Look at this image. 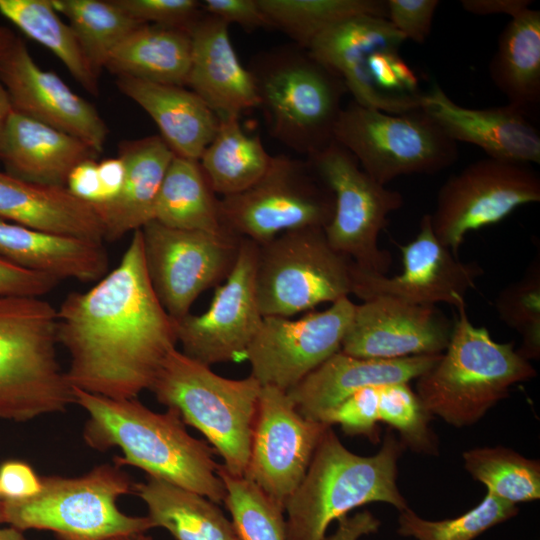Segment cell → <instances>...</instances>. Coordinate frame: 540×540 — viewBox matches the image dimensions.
Here are the masks:
<instances>
[{"label":"cell","instance_id":"obj_1","mask_svg":"<svg viewBox=\"0 0 540 540\" xmlns=\"http://www.w3.org/2000/svg\"><path fill=\"white\" fill-rule=\"evenodd\" d=\"M57 340L71 358L72 387L117 400L150 388L178 340L175 320L151 285L140 229L117 267L89 290L66 296Z\"/></svg>","mask_w":540,"mask_h":540},{"label":"cell","instance_id":"obj_2","mask_svg":"<svg viewBox=\"0 0 540 540\" xmlns=\"http://www.w3.org/2000/svg\"><path fill=\"white\" fill-rule=\"evenodd\" d=\"M73 388L74 403L89 418L84 439L94 449L118 447L123 456L115 465L135 466L148 476L165 480L207 497L224 502L226 490L217 474L215 449L191 436L177 410L157 413L136 398L111 399Z\"/></svg>","mask_w":540,"mask_h":540},{"label":"cell","instance_id":"obj_3","mask_svg":"<svg viewBox=\"0 0 540 540\" xmlns=\"http://www.w3.org/2000/svg\"><path fill=\"white\" fill-rule=\"evenodd\" d=\"M403 447L388 430L377 453L361 456L349 451L329 426L286 502V539L323 540L333 521L373 502L387 503L399 512L407 509L396 483Z\"/></svg>","mask_w":540,"mask_h":540},{"label":"cell","instance_id":"obj_4","mask_svg":"<svg viewBox=\"0 0 540 540\" xmlns=\"http://www.w3.org/2000/svg\"><path fill=\"white\" fill-rule=\"evenodd\" d=\"M455 308L448 346L436 364L416 379V394L432 416L465 427L505 399L513 385L534 378L537 372L513 342H496L485 327L471 323L465 300Z\"/></svg>","mask_w":540,"mask_h":540},{"label":"cell","instance_id":"obj_5","mask_svg":"<svg viewBox=\"0 0 540 540\" xmlns=\"http://www.w3.org/2000/svg\"><path fill=\"white\" fill-rule=\"evenodd\" d=\"M248 69L272 138L306 157L334 140L347 89L308 50L278 46L255 55Z\"/></svg>","mask_w":540,"mask_h":540},{"label":"cell","instance_id":"obj_6","mask_svg":"<svg viewBox=\"0 0 540 540\" xmlns=\"http://www.w3.org/2000/svg\"><path fill=\"white\" fill-rule=\"evenodd\" d=\"M261 387L252 375L222 377L175 348L161 363L149 390L205 436L231 474L244 476Z\"/></svg>","mask_w":540,"mask_h":540},{"label":"cell","instance_id":"obj_7","mask_svg":"<svg viewBox=\"0 0 540 540\" xmlns=\"http://www.w3.org/2000/svg\"><path fill=\"white\" fill-rule=\"evenodd\" d=\"M57 344V310L50 303L0 297V418L24 422L74 403Z\"/></svg>","mask_w":540,"mask_h":540},{"label":"cell","instance_id":"obj_8","mask_svg":"<svg viewBox=\"0 0 540 540\" xmlns=\"http://www.w3.org/2000/svg\"><path fill=\"white\" fill-rule=\"evenodd\" d=\"M405 41L386 18L359 15L323 32L307 50L340 77L353 101L402 114L420 109L424 94L400 55Z\"/></svg>","mask_w":540,"mask_h":540},{"label":"cell","instance_id":"obj_9","mask_svg":"<svg viewBox=\"0 0 540 540\" xmlns=\"http://www.w3.org/2000/svg\"><path fill=\"white\" fill-rule=\"evenodd\" d=\"M134 483L117 465L103 464L75 478H42L41 491L24 500H1L4 522L19 530L53 531L59 540H106L155 528L148 516L124 514L119 497Z\"/></svg>","mask_w":540,"mask_h":540},{"label":"cell","instance_id":"obj_10","mask_svg":"<svg viewBox=\"0 0 540 540\" xmlns=\"http://www.w3.org/2000/svg\"><path fill=\"white\" fill-rule=\"evenodd\" d=\"M334 140L381 185L412 174H434L458 160L457 143L421 108L392 114L351 100L343 107Z\"/></svg>","mask_w":540,"mask_h":540},{"label":"cell","instance_id":"obj_11","mask_svg":"<svg viewBox=\"0 0 540 540\" xmlns=\"http://www.w3.org/2000/svg\"><path fill=\"white\" fill-rule=\"evenodd\" d=\"M258 247L256 291L263 317H292L352 294L353 261L331 247L323 228L285 232Z\"/></svg>","mask_w":540,"mask_h":540},{"label":"cell","instance_id":"obj_12","mask_svg":"<svg viewBox=\"0 0 540 540\" xmlns=\"http://www.w3.org/2000/svg\"><path fill=\"white\" fill-rule=\"evenodd\" d=\"M334 206L332 191L309 162L285 154L272 156L254 185L220 198L224 228L258 245L293 230L324 229Z\"/></svg>","mask_w":540,"mask_h":540},{"label":"cell","instance_id":"obj_13","mask_svg":"<svg viewBox=\"0 0 540 540\" xmlns=\"http://www.w3.org/2000/svg\"><path fill=\"white\" fill-rule=\"evenodd\" d=\"M306 160L334 196V214L324 228L331 247L359 269L386 275L392 257L378 240L389 214L403 206L401 193L372 179L335 140Z\"/></svg>","mask_w":540,"mask_h":540},{"label":"cell","instance_id":"obj_14","mask_svg":"<svg viewBox=\"0 0 540 540\" xmlns=\"http://www.w3.org/2000/svg\"><path fill=\"white\" fill-rule=\"evenodd\" d=\"M146 270L167 313L178 320L195 300L232 271L241 239L230 231L181 230L155 220L141 229Z\"/></svg>","mask_w":540,"mask_h":540},{"label":"cell","instance_id":"obj_15","mask_svg":"<svg viewBox=\"0 0 540 540\" xmlns=\"http://www.w3.org/2000/svg\"><path fill=\"white\" fill-rule=\"evenodd\" d=\"M540 201V176L529 164L486 157L450 176L430 214L437 239L457 256L466 234Z\"/></svg>","mask_w":540,"mask_h":540},{"label":"cell","instance_id":"obj_16","mask_svg":"<svg viewBox=\"0 0 540 540\" xmlns=\"http://www.w3.org/2000/svg\"><path fill=\"white\" fill-rule=\"evenodd\" d=\"M356 304L344 297L304 316H265L245 356L262 386L288 392L340 351Z\"/></svg>","mask_w":540,"mask_h":540},{"label":"cell","instance_id":"obj_17","mask_svg":"<svg viewBox=\"0 0 540 540\" xmlns=\"http://www.w3.org/2000/svg\"><path fill=\"white\" fill-rule=\"evenodd\" d=\"M258 244L242 238L237 261L202 314L175 320L182 352L208 366L245 360L263 315L256 291Z\"/></svg>","mask_w":540,"mask_h":540},{"label":"cell","instance_id":"obj_18","mask_svg":"<svg viewBox=\"0 0 540 540\" xmlns=\"http://www.w3.org/2000/svg\"><path fill=\"white\" fill-rule=\"evenodd\" d=\"M329 426L301 415L286 391L262 386L244 477L284 510Z\"/></svg>","mask_w":540,"mask_h":540},{"label":"cell","instance_id":"obj_19","mask_svg":"<svg viewBox=\"0 0 540 540\" xmlns=\"http://www.w3.org/2000/svg\"><path fill=\"white\" fill-rule=\"evenodd\" d=\"M399 249L403 269L392 277L363 271L353 262L352 294L362 301L384 296L418 305L447 303L455 307L483 275L477 262L460 261L437 239L430 214L421 218L415 238Z\"/></svg>","mask_w":540,"mask_h":540},{"label":"cell","instance_id":"obj_20","mask_svg":"<svg viewBox=\"0 0 540 540\" xmlns=\"http://www.w3.org/2000/svg\"><path fill=\"white\" fill-rule=\"evenodd\" d=\"M452 330L453 322L436 305L378 296L356 304L340 351L368 359L438 355Z\"/></svg>","mask_w":540,"mask_h":540},{"label":"cell","instance_id":"obj_21","mask_svg":"<svg viewBox=\"0 0 540 540\" xmlns=\"http://www.w3.org/2000/svg\"><path fill=\"white\" fill-rule=\"evenodd\" d=\"M0 79L13 110L83 141L102 153L108 127L99 112L54 72L42 69L16 37L0 57Z\"/></svg>","mask_w":540,"mask_h":540},{"label":"cell","instance_id":"obj_22","mask_svg":"<svg viewBox=\"0 0 540 540\" xmlns=\"http://www.w3.org/2000/svg\"><path fill=\"white\" fill-rule=\"evenodd\" d=\"M420 108L456 143L473 144L494 159L540 163V133L529 116L512 105L463 107L435 84L424 92Z\"/></svg>","mask_w":540,"mask_h":540},{"label":"cell","instance_id":"obj_23","mask_svg":"<svg viewBox=\"0 0 540 540\" xmlns=\"http://www.w3.org/2000/svg\"><path fill=\"white\" fill-rule=\"evenodd\" d=\"M191 62L186 86L218 116L259 108L254 78L240 61L229 25L205 12L189 28Z\"/></svg>","mask_w":540,"mask_h":540},{"label":"cell","instance_id":"obj_24","mask_svg":"<svg viewBox=\"0 0 540 540\" xmlns=\"http://www.w3.org/2000/svg\"><path fill=\"white\" fill-rule=\"evenodd\" d=\"M440 355L368 359L338 351L287 393L301 415L319 421L326 411L363 388L416 380Z\"/></svg>","mask_w":540,"mask_h":540},{"label":"cell","instance_id":"obj_25","mask_svg":"<svg viewBox=\"0 0 540 540\" xmlns=\"http://www.w3.org/2000/svg\"><path fill=\"white\" fill-rule=\"evenodd\" d=\"M98 155L78 138L21 115H10L0 142V162L17 179L66 188L75 166Z\"/></svg>","mask_w":540,"mask_h":540},{"label":"cell","instance_id":"obj_26","mask_svg":"<svg viewBox=\"0 0 540 540\" xmlns=\"http://www.w3.org/2000/svg\"><path fill=\"white\" fill-rule=\"evenodd\" d=\"M118 156L125 164V180L111 201L91 204L104 231V239L118 240L153 220L156 199L175 154L160 137L124 140Z\"/></svg>","mask_w":540,"mask_h":540},{"label":"cell","instance_id":"obj_27","mask_svg":"<svg viewBox=\"0 0 540 540\" xmlns=\"http://www.w3.org/2000/svg\"><path fill=\"white\" fill-rule=\"evenodd\" d=\"M118 89L155 122L176 156L198 161L211 142L219 117L184 86L117 77Z\"/></svg>","mask_w":540,"mask_h":540},{"label":"cell","instance_id":"obj_28","mask_svg":"<svg viewBox=\"0 0 540 540\" xmlns=\"http://www.w3.org/2000/svg\"><path fill=\"white\" fill-rule=\"evenodd\" d=\"M0 257L57 280H100L109 259L102 242L28 228L0 219Z\"/></svg>","mask_w":540,"mask_h":540},{"label":"cell","instance_id":"obj_29","mask_svg":"<svg viewBox=\"0 0 540 540\" xmlns=\"http://www.w3.org/2000/svg\"><path fill=\"white\" fill-rule=\"evenodd\" d=\"M0 219L28 228L102 242V224L91 204L67 188L42 186L0 171Z\"/></svg>","mask_w":540,"mask_h":540},{"label":"cell","instance_id":"obj_30","mask_svg":"<svg viewBox=\"0 0 540 540\" xmlns=\"http://www.w3.org/2000/svg\"><path fill=\"white\" fill-rule=\"evenodd\" d=\"M190 62L189 28L142 24L111 51L104 69L117 77L186 86Z\"/></svg>","mask_w":540,"mask_h":540},{"label":"cell","instance_id":"obj_31","mask_svg":"<svg viewBox=\"0 0 540 540\" xmlns=\"http://www.w3.org/2000/svg\"><path fill=\"white\" fill-rule=\"evenodd\" d=\"M489 75L512 105L528 116L540 104V11L527 9L512 18L498 38Z\"/></svg>","mask_w":540,"mask_h":540},{"label":"cell","instance_id":"obj_32","mask_svg":"<svg viewBox=\"0 0 540 540\" xmlns=\"http://www.w3.org/2000/svg\"><path fill=\"white\" fill-rule=\"evenodd\" d=\"M133 494L146 504L154 527L166 529L176 540L239 539L218 504L194 491L148 476L134 483Z\"/></svg>","mask_w":540,"mask_h":540},{"label":"cell","instance_id":"obj_33","mask_svg":"<svg viewBox=\"0 0 540 540\" xmlns=\"http://www.w3.org/2000/svg\"><path fill=\"white\" fill-rule=\"evenodd\" d=\"M271 160L259 135H248L238 116H223L198 162L214 193L226 197L254 185Z\"/></svg>","mask_w":540,"mask_h":540},{"label":"cell","instance_id":"obj_34","mask_svg":"<svg viewBox=\"0 0 540 540\" xmlns=\"http://www.w3.org/2000/svg\"><path fill=\"white\" fill-rule=\"evenodd\" d=\"M153 220L174 229L228 231L221 220L220 198L210 187L199 162L176 155L161 184Z\"/></svg>","mask_w":540,"mask_h":540},{"label":"cell","instance_id":"obj_35","mask_svg":"<svg viewBox=\"0 0 540 540\" xmlns=\"http://www.w3.org/2000/svg\"><path fill=\"white\" fill-rule=\"evenodd\" d=\"M0 14L55 54L88 93L98 95L99 78L73 30L59 17L52 0H0Z\"/></svg>","mask_w":540,"mask_h":540},{"label":"cell","instance_id":"obj_36","mask_svg":"<svg viewBox=\"0 0 540 540\" xmlns=\"http://www.w3.org/2000/svg\"><path fill=\"white\" fill-rule=\"evenodd\" d=\"M272 28L308 49L329 28L359 15L387 19L386 0H258Z\"/></svg>","mask_w":540,"mask_h":540},{"label":"cell","instance_id":"obj_37","mask_svg":"<svg viewBox=\"0 0 540 540\" xmlns=\"http://www.w3.org/2000/svg\"><path fill=\"white\" fill-rule=\"evenodd\" d=\"M52 4L68 19L98 78L111 51L143 24L130 17L113 0H52Z\"/></svg>","mask_w":540,"mask_h":540},{"label":"cell","instance_id":"obj_38","mask_svg":"<svg viewBox=\"0 0 540 540\" xmlns=\"http://www.w3.org/2000/svg\"><path fill=\"white\" fill-rule=\"evenodd\" d=\"M463 465L487 492L517 504L540 498V463L502 446L478 447L462 455Z\"/></svg>","mask_w":540,"mask_h":540},{"label":"cell","instance_id":"obj_39","mask_svg":"<svg viewBox=\"0 0 540 540\" xmlns=\"http://www.w3.org/2000/svg\"><path fill=\"white\" fill-rule=\"evenodd\" d=\"M226 496L224 504L240 540H287L284 510L254 482L231 474L219 464Z\"/></svg>","mask_w":540,"mask_h":540},{"label":"cell","instance_id":"obj_40","mask_svg":"<svg viewBox=\"0 0 540 540\" xmlns=\"http://www.w3.org/2000/svg\"><path fill=\"white\" fill-rule=\"evenodd\" d=\"M517 513L515 504L487 492L476 507L452 519H423L408 507L400 511L397 532L415 540H473Z\"/></svg>","mask_w":540,"mask_h":540},{"label":"cell","instance_id":"obj_41","mask_svg":"<svg viewBox=\"0 0 540 540\" xmlns=\"http://www.w3.org/2000/svg\"><path fill=\"white\" fill-rule=\"evenodd\" d=\"M499 318L522 337L516 351L526 360L540 356V254L517 281L503 288L495 299Z\"/></svg>","mask_w":540,"mask_h":540},{"label":"cell","instance_id":"obj_42","mask_svg":"<svg viewBox=\"0 0 540 540\" xmlns=\"http://www.w3.org/2000/svg\"><path fill=\"white\" fill-rule=\"evenodd\" d=\"M378 417L399 432L405 447L426 455L438 454V440L429 427L432 415L409 383L379 386Z\"/></svg>","mask_w":540,"mask_h":540},{"label":"cell","instance_id":"obj_43","mask_svg":"<svg viewBox=\"0 0 540 540\" xmlns=\"http://www.w3.org/2000/svg\"><path fill=\"white\" fill-rule=\"evenodd\" d=\"M379 386L363 388L326 411L319 422L338 424L348 435H363L371 441L379 440Z\"/></svg>","mask_w":540,"mask_h":540},{"label":"cell","instance_id":"obj_44","mask_svg":"<svg viewBox=\"0 0 540 540\" xmlns=\"http://www.w3.org/2000/svg\"><path fill=\"white\" fill-rule=\"evenodd\" d=\"M130 17L143 24L190 28L202 14L196 0H113Z\"/></svg>","mask_w":540,"mask_h":540},{"label":"cell","instance_id":"obj_45","mask_svg":"<svg viewBox=\"0 0 540 540\" xmlns=\"http://www.w3.org/2000/svg\"><path fill=\"white\" fill-rule=\"evenodd\" d=\"M439 4L438 0H386L387 20L405 40L423 44Z\"/></svg>","mask_w":540,"mask_h":540},{"label":"cell","instance_id":"obj_46","mask_svg":"<svg viewBox=\"0 0 540 540\" xmlns=\"http://www.w3.org/2000/svg\"><path fill=\"white\" fill-rule=\"evenodd\" d=\"M59 280L19 267L0 257V297H38L51 291Z\"/></svg>","mask_w":540,"mask_h":540},{"label":"cell","instance_id":"obj_47","mask_svg":"<svg viewBox=\"0 0 540 540\" xmlns=\"http://www.w3.org/2000/svg\"><path fill=\"white\" fill-rule=\"evenodd\" d=\"M201 9L228 25H239L248 32L272 28L258 0H204L201 1Z\"/></svg>","mask_w":540,"mask_h":540},{"label":"cell","instance_id":"obj_48","mask_svg":"<svg viewBox=\"0 0 540 540\" xmlns=\"http://www.w3.org/2000/svg\"><path fill=\"white\" fill-rule=\"evenodd\" d=\"M41 489L42 478L26 462L9 460L0 465V497L3 500L28 499Z\"/></svg>","mask_w":540,"mask_h":540},{"label":"cell","instance_id":"obj_49","mask_svg":"<svg viewBox=\"0 0 540 540\" xmlns=\"http://www.w3.org/2000/svg\"><path fill=\"white\" fill-rule=\"evenodd\" d=\"M66 188L78 199L89 204L100 202L101 184L98 162L87 159L73 168L69 174Z\"/></svg>","mask_w":540,"mask_h":540},{"label":"cell","instance_id":"obj_50","mask_svg":"<svg viewBox=\"0 0 540 540\" xmlns=\"http://www.w3.org/2000/svg\"><path fill=\"white\" fill-rule=\"evenodd\" d=\"M337 529L323 540H359L364 536L376 533L380 527V520L371 512L364 510L352 516H344L338 521Z\"/></svg>","mask_w":540,"mask_h":540},{"label":"cell","instance_id":"obj_51","mask_svg":"<svg viewBox=\"0 0 540 540\" xmlns=\"http://www.w3.org/2000/svg\"><path fill=\"white\" fill-rule=\"evenodd\" d=\"M98 172L101 184L99 203L109 202L120 193L123 187L126 173L125 164L119 156L107 158L98 163Z\"/></svg>","mask_w":540,"mask_h":540},{"label":"cell","instance_id":"obj_52","mask_svg":"<svg viewBox=\"0 0 540 540\" xmlns=\"http://www.w3.org/2000/svg\"><path fill=\"white\" fill-rule=\"evenodd\" d=\"M461 6L475 15H508L517 17L530 8L529 0H462Z\"/></svg>","mask_w":540,"mask_h":540},{"label":"cell","instance_id":"obj_53","mask_svg":"<svg viewBox=\"0 0 540 540\" xmlns=\"http://www.w3.org/2000/svg\"><path fill=\"white\" fill-rule=\"evenodd\" d=\"M13 111L9 94L0 79V142L8 119Z\"/></svg>","mask_w":540,"mask_h":540},{"label":"cell","instance_id":"obj_54","mask_svg":"<svg viewBox=\"0 0 540 540\" xmlns=\"http://www.w3.org/2000/svg\"><path fill=\"white\" fill-rule=\"evenodd\" d=\"M16 37L12 30L0 26V57L11 47Z\"/></svg>","mask_w":540,"mask_h":540},{"label":"cell","instance_id":"obj_55","mask_svg":"<svg viewBox=\"0 0 540 540\" xmlns=\"http://www.w3.org/2000/svg\"><path fill=\"white\" fill-rule=\"evenodd\" d=\"M0 540H27L21 530L15 527L0 528Z\"/></svg>","mask_w":540,"mask_h":540},{"label":"cell","instance_id":"obj_56","mask_svg":"<svg viewBox=\"0 0 540 540\" xmlns=\"http://www.w3.org/2000/svg\"><path fill=\"white\" fill-rule=\"evenodd\" d=\"M144 533L145 532L124 534V535L111 537L106 540H153L151 537L145 535Z\"/></svg>","mask_w":540,"mask_h":540},{"label":"cell","instance_id":"obj_57","mask_svg":"<svg viewBox=\"0 0 540 540\" xmlns=\"http://www.w3.org/2000/svg\"><path fill=\"white\" fill-rule=\"evenodd\" d=\"M2 522H4V516H3L2 504L0 501V523Z\"/></svg>","mask_w":540,"mask_h":540},{"label":"cell","instance_id":"obj_58","mask_svg":"<svg viewBox=\"0 0 540 540\" xmlns=\"http://www.w3.org/2000/svg\"><path fill=\"white\" fill-rule=\"evenodd\" d=\"M237 540H240V539H237Z\"/></svg>","mask_w":540,"mask_h":540}]
</instances>
